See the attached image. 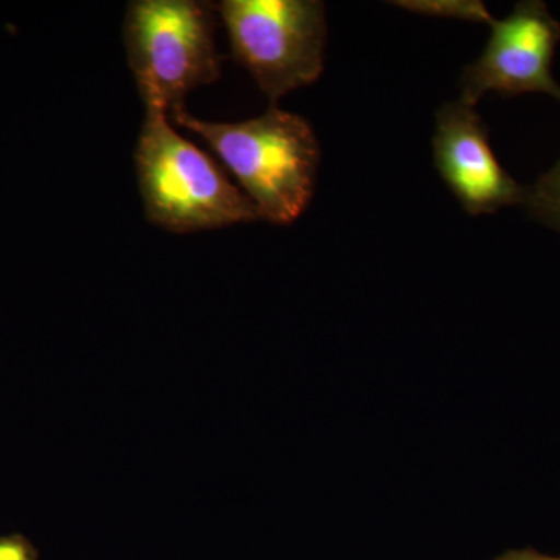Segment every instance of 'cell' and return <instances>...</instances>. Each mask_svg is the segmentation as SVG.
I'll use <instances>...</instances> for the list:
<instances>
[{"label":"cell","mask_w":560,"mask_h":560,"mask_svg":"<svg viewBox=\"0 0 560 560\" xmlns=\"http://www.w3.org/2000/svg\"><path fill=\"white\" fill-rule=\"evenodd\" d=\"M172 117L219 154L256 206L260 220L285 226L311 205L320 150L311 124L301 116L271 106L264 116L237 124L197 119L186 109Z\"/></svg>","instance_id":"6da1fadb"},{"label":"cell","mask_w":560,"mask_h":560,"mask_svg":"<svg viewBox=\"0 0 560 560\" xmlns=\"http://www.w3.org/2000/svg\"><path fill=\"white\" fill-rule=\"evenodd\" d=\"M145 109L135 161L151 223L187 234L260 220L219 164L173 130L167 114Z\"/></svg>","instance_id":"7a4b0ae2"},{"label":"cell","mask_w":560,"mask_h":560,"mask_svg":"<svg viewBox=\"0 0 560 560\" xmlns=\"http://www.w3.org/2000/svg\"><path fill=\"white\" fill-rule=\"evenodd\" d=\"M215 7L197 0H136L124 21L128 65L145 108L184 109L191 91L220 77Z\"/></svg>","instance_id":"3957f363"},{"label":"cell","mask_w":560,"mask_h":560,"mask_svg":"<svg viewBox=\"0 0 560 560\" xmlns=\"http://www.w3.org/2000/svg\"><path fill=\"white\" fill-rule=\"evenodd\" d=\"M232 55L272 102L319 79L326 7L318 0H223L217 3Z\"/></svg>","instance_id":"277c9868"},{"label":"cell","mask_w":560,"mask_h":560,"mask_svg":"<svg viewBox=\"0 0 560 560\" xmlns=\"http://www.w3.org/2000/svg\"><path fill=\"white\" fill-rule=\"evenodd\" d=\"M492 33L477 61L464 69L459 101L477 106L485 95L544 94L560 102L552 61L560 22L540 0H523L510 16L490 24Z\"/></svg>","instance_id":"5b68a950"},{"label":"cell","mask_w":560,"mask_h":560,"mask_svg":"<svg viewBox=\"0 0 560 560\" xmlns=\"http://www.w3.org/2000/svg\"><path fill=\"white\" fill-rule=\"evenodd\" d=\"M433 153L442 179L470 215L523 206L526 187L501 167L474 106L458 101L438 110Z\"/></svg>","instance_id":"8992f818"},{"label":"cell","mask_w":560,"mask_h":560,"mask_svg":"<svg viewBox=\"0 0 560 560\" xmlns=\"http://www.w3.org/2000/svg\"><path fill=\"white\" fill-rule=\"evenodd\" d=\"M523 208L533 219L560 232V160L533 186L526 187Z\"/></svg>","instance_id":"52a82bcc"},{"label":"cell","mask_w":560,"mask_h":560,"mask_svg":"<svg viewBox=\"0 0 560 560\" xmlns=\"http://www.w3.org/2000/svg\"><path fill=\"white\" fill-rule=\"evenodd\" d=\"M393 5L422 16L444 18V20H456L467 22H480V24H492L493 18L488 7L480 0H400L393 2Z\"/></svg>","instance_id":"ba28073f"},{"label":"cell","mask_w":560,"mask_h":560,"mask_svg":"<svg viewBox=\"0 0 560 560\" xmlns=\"http://www.w3.org/2000/svg\"><path fill=\"white\" fill-rule=\"evenodd\" d=\"M38 548L24 534L0 536V560H38Z\"/></svg>","instance_id":"9c48e42d"},{"label":"cell","mask_w":560,"mask_h":560,"mask_svg":"<svg viewBox=\"0 0 560 560\" xmlns=\"http://www.w3.org/2000/svg\"><path fill=\"white\" fill-rule=\"evenodd\" d=\"M493 560H560V556L545 555V552L534 550V548H523V550L503 552Z\"/></svg>","instance_id":"30bf717a"}]
</instances>
